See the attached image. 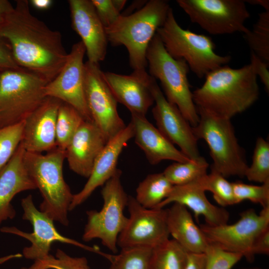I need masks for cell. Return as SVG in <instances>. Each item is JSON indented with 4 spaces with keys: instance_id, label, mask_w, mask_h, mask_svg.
<instances>
[{
    "instance_id": "cell-1",
    "label": "cell",
    "mask_w": 269,
    "mask_h": 269,
    "mask_svg": "<svg viewBox=\"0 0 269 269\" xmlns=\"http://www.w3.org/2000/svg\"><path fill=\"white\" fill-rule=\"evenodd\" d=\"M27 0H18L0 26L17 64L48 83L63 67L68 56L61 33L32 14Z\"/></svg>"
},
{
    "instance_id": "cell-2",
    "label": "cell",
    "mask_w": 269,
    "mask_h": 269,
    "mask_svg": "<svg viewBox=\"0 0 269 269\" xmlns=\"http://www.w3.org/2000/svg\"><path fill=\"white\" fill-rule=\"evenodd\" d=\"M201 87L192 92L199 107L218 117L231 119L259 99L257 76L251 64L235 69L227 65L209 72Z\"/></svg>"
},
{
    "instance_id": "cell-3",
    "label": "cell",
    "mask_w": 269,
    "mask_h": 269,
    "mask_svg": "<svg viewBox=\"0 0 269 269\" xmlns=\"http://www.w3.org/2000/svg\"><path fill=\"white\" fill-rule=\"evenodd\" d=\"M168 1L150 0L140 9L122 15L105 28L108 40L113 46H125L134 70L145 69L148 46L157 30L165 22L170 9Z\"/></svg>"
},
{
    "instance_id": "cell-4",
    "label": "cell",
    "mask_w": 269,
    "mask_h": 269,
    "mask_svg": "<svg viewBox=\"0 0 269 269\" xmlns=\"http://www.w3.org/2000/svg\"><path fill=\"white\" fill-rule=\"evenodd\" d=\"M65 159L66 151L57 147L46 154L25 151L24 156L27 170L43 198L40 210L53 221L67 226L74 194L64 179Z\"/></svg>"
},
{
    "instance_id": "cell-5",
    "label": "cell",
    "mask_w": 269,
    "mask_h": 269,
    "mask_svg": "<svg viewBox=\"0 0 269 269\" xmlns=\"http://www.w3.org/2000/svg\"><path fill=\"white\" fill-rule=\"evenodd\" d=\"M156 33L168 54L174 59L184 60L199 78L205 77L231 60L230 56L220 55L214 51L215 45L210 37L182 28L171 8Z\"/></svg>"
},
{
    "instance_id": "cell-6",
    "label": "cell",
    "mask_w": 269,
    "mask_h": 269,
    "mask_svg": "<svg viewBox=\"0 0 269 269\" xmlns=\"http://www.w3.org/2000/svg\"><path fill=\"white\" fill-rule=\"evenodd\" d=\"M146 59L149 74L159 80L167 100L177 106L192 127H195L199 118L190 89L186 62L171 57L157 33L148 46Z\"/></svg>"
},
{
    "instance_id": "cell-7",
    "label": "cell",
    "mask_w": 269,
    "mask_h": 269,
    "mask_svg": "<svg viewBox=\"0 0 269 269\" xmlns=\"http://www.w3.org/2000/svg\"><path fill=\"white\" fill-rule=\"evenodd\" d=\"M197 125L192 127L195 137L204 140L210 149L213 163L211 168L224 177H245L248 167L243 150L236 136L231 119L214 115L196 107Z\"/></svg>"
},
{
    "instance_id": "cell-8",
    "label": "cell",
    "mask_w": 269,
    "mask_h": 269,
    "mask_svg": "<svg viewBox=\"0 0 269 269\" xmlns=\"http://www.w3.org/2000/svg\"><path fill=\"white\" fill-rule=\"evenodd\" d=\"M48 83L25 70L0 71V129L24 121L46 98Z\"/></svg>"
},
{
    "instance_id": "cell-9",
    "label": "cell",
    "mask_w": 269,
    "mask_h": 269,
    "mask_svg": "<svg viewBox=\"0 0 269 269\" xmlns=\"http://www.w3.org/2000/svg\"><path fill=\"white\" fill-rule=\"evenodd\" d=\"M122 173L118 168L104 184L101 190L104 201L102 208L99 211L86 212L87 222L82 236L85 242L100 239L105 247L115 254L118 252L119 235L128 220L124 210L127 207L129 196L121 183Z\"/></svg>"
},
{
    "instance_id": "cell-10",
    "label": "cell",
    "mask_w": 269,
    "mask_h": 269,
    "mask_svg": "<svg viewBox=\"0 0 269 269\" xmlns=\"http://www.w3.org/2000/svg\"><path fill=\"white\" fill-rule=\"evenodd\" d=\"M191 22L212 35L246 33L250 13L245 0H177Z\"/></svg>"
},
{
    "instance_id": "cell-11",
    "label": "cell",
    "mask_w": 269,
    "mask_h": 269,
    "mask_svg": "<svg viewBox=\"0 0 269 269\" xmlns=\"http://www.w3.org/2000/svg\"><path fill=\"white\" fill-rule=\"evenodd\" d=\"M21 205L23 210L22 218L31 223L33 232H24L15 227H4L0 231L16 235L30 242V246L23 249L22 256L26 259L37 261L46 258L50 255L52 244L56 242L74 245L106 257L107 254L101 252L98 246H87L60 234L54 225V221L36 208L31 195L22 198Z\"/></svg>"
},
{
    "instance_id": "cell-12",
    "label": "cell",
    "mask_w": 269,
    "mask_h": 269,
    "mask_svg": "<svg viewBox=\"0 0 269 269\" xmlns=\"http://www.w3.org/2000/svg\"><path fill=\"white\" fill-rule=\"evenodd\" d=\"M200 228L209 244L240 254L252 262L255 259L252 248L255 239L269 228V207L263 208L259 214L253 209L244 211L240 219L232 225L211 226L206 224Z\"/></svg>"
},
{
    "instance_id": "cell-13",
    "label": "cell",
    "mask_w": 269,
    "mask_h": 269,
    "mask_svg": "<svg viewBox=\"0 0 269 269\" xmlns=\"http://www.w3.org/2000/svg\"><path fill=\"white\" fill-rule=\"evenodd\" d=\"M85 93L94 123L107 141L126 127L117 110V101L106 83L99 64L85 63Z\"/></svg>"
},
{
    "instance_id": "cell-14",
    "label": "cell",
    "mask_w": 269,
    "mask_h": 269,
    "mask_svg": "<svg viewBox=\"0 0 269 269\" xmlns=\"http://www.w3.org/2000/svg\"><path fill=\"white\" fill-rule=\"evenodd\" d=\"M127 207L129 217L117 241L121 249H152L169 239L167 209L144 208L131 196H129Z\"/></svg>"
},
{
    "instance_id": "cell-15",
    "label": "cell",
    "mask_w": 269,
    "mask_h": 269,
    "mask_svg": "<svg viewBox=\"0 0 269 269\" xmlns=\"http://www.w3.org/2000/svg\"><path fill=\"white\" fill-rule=\"evenodd\" d=\"M85 47L81 41L75 43L57 76L43 89L45 97H52L76 110L86 121H92L85 93Z\"/></svg>"
},
{
    "instance_id": "cell-16",
    "label": "cell",
    "mask_w": 269,
    "mask_h": 269,
    "mask_svg": "<svg viewBox=\"0 0 269 269\" xmlns=\"http://www.w3.org/2000/svg\"><path fill=\"white\" fill-rule=\"evenodd\" d=\"M151 92L155 102L152 112L158 130L172 144L177 145L180 150L190 159L199 158L201 156L198 140L192 127L177 106L167 100L156 79L151 86Z\"/></svg>"
},
{
    "instance_id": "cell-17",
    "label": "cell",
    "mask_w": 269,
    "mask_h": 269,
    "mask_svg": "<svg viewBox=\"0 0 269 269\" xmlns=\"http://www.w3.org/2000/svg\"><path fill=\"white\" fill-rule=\"evenodd\" d=\"M73 29L80 36L88 61L99 64L105 58L108 40L91 0H69Z\"/></svg>"
},
{
    "instance_id": "cell-18",
    "label": "cell",
    "mask_w": 269,
    "mask_h": 269,
    "mask_svg": "<svg viewBox=\"0 0 269 269\" xmlns=\"http://www.w3.org/2000/svg\"><path fill=\"white\" fill-rule=\"evenodd\" d=\"M104 77L118 102L131 114L145 116L154 102L151 86L155 80L145 69L134 70L129 75L104 72Z\"/></svg>"
},
{
    "instance_id": "cell-19",
    "label": "cell",
    "mask_w": 269,
    "mask_h": 269,
    "mask_svg": "<svg viewBox=\"0 0 269 269\" xmlns=\"http://www.w3.org/2000/svg\"><path fill=\"white\" fill-rule=\"evenodd\" d=\"M61 103L57 99L46 97L24 120L21 143L26 151L48 152L57 147L56 120Z\"/></svg>"
},
{
    "instance_id": "cell-20",
    "label": "cell",
    "mask_w": 269,
    "mask_h": 269,
    "mask_svg": "<svg viewBox=\"0 0 269 269\" xmlns=\"http://www.w3.org/2000/svg\"><path fill=\"white\" fill-rule=\"evenodd\" d=\"M133 124L130 122L115 136L110 139L97 157L92 172L83 189L74 194L69 211L85 202L99 187L115 174L119 157L128 141L134 137Z\"/></svg>"
},
{
    "instance_id": "cell-21",
    "label": "cell",
    "mask_w": 269,
    "mask_h": 269,
    "mask_svg": "<svg viewBox=\"0 0 269 269\" xmlns=\"http://www.w3.org/2000/svg\"><path fill=\"white\" fill-rule=\"evenodd\" d=\"M107 142L93 122L84 121L65 150L70 169L88 178L97 157Z\"/></svg>"
},
{
    "instance_id": "cell-22",
    "label": "cell",
    "mask_w": 269,
    "mask_h": 269,
    "mask_svg": "<svg viewBox=\"0 0 269 269\" xmlns=\"http://www.w3.org/2000/svg\"><path fill=\"white\" fill-rule=\"evenodd\" d=\"M20 142L14 154L0 170V225L15 216L11 204L13 198L19 192L36 189L24 161L25 152Z\"/></svg>"
},
{
    "instance_id": "cell-23",
    "label": "cell",
    "mask_w": 269,
    "mask_h": 269,
    "mask_svg": "<svg viewBox=\"0 0 269 269\" xmlns=\"http://www.w3.org/2000/svg\"><path fill=\"white\" fill-rule=\"evenodd\" d=\"M131 122L134 128L135 142L151 164H157L164 160L178 162L191 160L177 149L145 116L131 114Z\"/></svg>"
},
{
    "instance_id": "cell-24",
    "label": "cell",
    "mask_w": 269,
    "mask_h": 269,
    "mask_svg": "<svg viewBox=\"0 0 269 269\" xmlns=\"http://www.w3.org/2000/svg\"><path fill=\"white\" fill-rule=\"evenodd\" d=\"M205 191L195 182L183 185H173L168 195L155 208H163L171 203H177L190 209L197 220L203 216L206 224L218 226L227 224L229 213L227 210L212 204L206 197Z\"/></svg>"
},
{
    "instance_id": "cell-25",
    "label": "cell",
    "mask_w": 269,
    "mask_h": 269,
    "mask_svg": "<svg viewBox=\"0 0 269 269\" xmlns=\"http://www.w3.org/2000/svg\"><path fill=\"white\" fill-rule=\"evenodd\" d=\"M167 224L169 235L187 252L205 253L209 243L187 208L174 203L167 209Z\"/></svg>"
},
{
    "instance_id": "cell-26",
    "label": "cell",
    "mask_w": 269,
    "mask_h": 269,
    "mask_svg": "<svg viewBox=\"0 0 269 269\" xmlns=\"http://www.w3.org/2000/svg\"><path fill=\"white\" fill-rule=\"evenodd\" d=\"M173 186L163 173L148 174L136 188L135 199L143 207L154 209L168 196Z\"/></svg>"
},
{
    "instance_id": "cell-27",
    "label": "cell",
    "mask_w": 269,
    "mask_h": 269,
    "mask_svg": "<svg viewBox=\"0 0 269 269\" xmlns=\"http://www.w3.org/2000/svg\"><path fill=\"white\" fill-rule=\"evenodd\" d=\"M188 252L174 239L153 248L149 269H184Z\"/></svg>"
},
{
    "instance_id": "cell-28",
    "label": "cell",
    "mask_w": 269,
    "mask_h": 269,
    "mask_svg": "<svg viewBox=\"0 0 269 269\" xmlns=\"http://www.w3.org/2000/svg\"><path fill=\"white\" fill-rule=\"evenodd\" d=\"M84 121L86 120L73 107L62 102L58 110L56 120L57 147L65 150L75 134Z\"/></svg>"
},
{
    "instance_id": "cell-29",
    "label": "cell",
    "mask_w": 269,
    "mask_h": 269,
    "mask_svg": "<svg viewBox=\"0 0 269 269\" xmlns=\"http://www.w3.org/2000/svg\"><path fill=\"white\" fill-rule=\"evenodd\" d=\"M209 164L201 156L196 160L185 162H175L162 172L173 185H183L192 183L207 174Z\"/></svg>"
},
{
    "instance_id": "cell-30",
    "label": "cell",
    "mask_w": 269,
    "mask_h": 269,
    "mask_svg": "<svg viewBox=\"0 0 269 269\" xmlns=\"http://www.w3.org/2000/svg\"><path fill=\"white\" fill-rule=\"evenodd\" d=\"M251 52L269 64V10L259 14L252 30L244 34Z\"/></svg>"
},
{
    "instance_id": "cell-31",
    "label": "cell",
    "mask_w": 269,
    "mask_h": 269,
    "mask_svg": "<svg viewBox=\"0 0 269 269\" xmlns=\"http://www.w3.org/2000/svg\"><path fill=\"white\" fill-rule=\"evenodd\" d=\"M195 182L204 191L212 192L214 199L221 206L236 204L232 182L215 170L211 168L209 174L207 173Z\"/></svg>"
},
{
    "instance_id": "cell-32",
    "label": "cell",
    "mask_w": 269,
    "mask_h": 269,
    "mask_svg": "<svg viewBox=\"0 0 269 269\" xmlns=\"http://www.w3.org/2000/svg\"><path fill=\"white\" fill-rule=\"evenodd\" d=\"M152 248H122L119 254L111 255L109 269H149Z\"/></svg>"
},
{
    "instance_id": "cell-33",
    "label": "cell",
    "mask_w": 269,
    "mask_h": 269,
    "mask_svg": "<svg viewBox=\"0 0 269 269\" xmlns=\"http://www.w3.org/2000/svg\"><path fill=\"white\" fill-rule=\"evenodd\" d=\"M245 176L251 181L264 183L269 181V143L260 137L257 139L252 164Z\"/></svg>"
},
{
    "instance_id": "cell-34",
    "label": "cell",
    "mask_w": 269,
    "mask_h": 269,
    "mask_svg": "<svg viewBox=\"0 0 269 269\" xmlns=\"http://www.w3.org/2000/svg\"><path fill=\"white\" fill-rule=\"evenodd\" d=\"M24 121L0 129V170L12 157L20 143Z\"/></svg>"
},
{
    "instance_id": "cell-35",
    "label": "cell",
    "mask_w": 269,
    "mask_h": 269,
    "mask_svg": "<svg viewBox=\"0 0 269 269\" xmlns=\"http://www.w3.org/2000/svg\"><path fill=\"white\" fill-rule=\"evenodd\" d=\"M236 203L249 200L260 204L263 208L269 207V181L258 186L240 181L232 182Z\"/></svg>"
},
{
    "instance_id": "cell-36",
    "label": "cell",
    "mask_w": 269,
    "mask_h": 269,
    "mask_svg": "<svg viewBox=\"0 0 269 269\" xmlns=\"http://www.w3.org/2000/svg\"><path fill=\"white\" fill-rule=\"evenodd\" d=\"M33 264L40 269H90L86 258L72 257L59 249L55 257L50 254Z\"/></svg>"
},
{
    "instance_id": "cell-37",
    "label": "cell",
    "mask_w": 269,
    "mask_h": 269,
    "mask_svg": "<svg viewBox=\"0 0 269 269\" xmlns=\"http://www.w3.org/2000/svg\"><path fill=\"white\" fill-rule=\"evenodd\" d=\"M206 269H231L243 258L242 255L228 252L211 244L205 252Z\"/></svg>"
},
{
    "instance_id": "cell-38",
    "label": "cell",
    "mask_w": 269,
    "mask_h": 269,
    "mask_svg": "<svg viewBox=\"0 0 269 269\" xmlns=\"http://www.w3.org/2000/svg\"><path fill=\"white\" fill-rule=\"evenodd\" d=\"M96 13L105 28L115 23L121 16L112 0H91Z\"/></svg>"
},
{
    "instance_id": "cell-39",
    "label": "cell",
    "mask_w": 269,
    "mask_h": 269,
    "mask_svg": "<svg viewBox=\"0 0 269 269\" xmlns=\"http://www.w3.org/2000/svg\"><path fill=\"white\" fill-rule=\"evenodd\" d=\"M24 70L16 63L8 42L0 37V70Z\"/></svg>"
},
{
    "instance_id": "cell-40",
    "label": "cell",
    "mask_w": 269,
    "mask_h": 269,
    "mask_svg": "<svg viewBox=\"0 0 269 269\" xmlns=\"http://www.w3.org/2000/svg\"><path fill=\"white\" fill-rule=\"evenodd\" d=\"M251 63L257 76H259L266 91H269V64L251 52Z\"/></svg>"
},
{
    "instance_id": "cell-41",
    "label": "cell",
    "mask_w": 269,
    "mask_h": 269,
    "mask_svg": "<svg viewBox=\"0 0 269 269\" xmlns=\"http://www.w3.org/2000/svg\"><path fill=\"white\" fill-rule=\"evenodd\" d=\"M252 255L269 254V228L263 231L255 239L252 248Z\"/></svg>"
},
{
    "instance_id": "cell-42",
    "label": "cell",
    "mask_w": 269,
    "mask_h": 269,
    "mask_svg": "<svg viewBox=\"0 0 269 269\" xmlns=\"http://www.w3.org/2000/svg\"><path fill=\"white\" fill-rule=\"evenodd\" d=\"M206 256L205 253H187V258L184 269H206Z\"/></svg>"
},
{
    "instance_id": "cell-43",
    "label": "cell",
    "mask_w": 269,
    "mask_h": 269,
    "mask_svg": "<svg viewBox=\"0 0 269 269\" xmlns=\"http://www.w3.org/2000/svg\"><path fill=\"white\" fill-rule=\"evenodd\" d=\"M14 6L7 0H0V26L4 22Z\"/></svg>"
},
{
    "instance_id": "cell-44",
    "label": "cell",
    "mask_w": 269,
    "mask_h": 269,
    "mask_svg": "<svg viewBox=\"0 0 269 269\" xmlns=\"http://www.w3.org/2000/svg\"><path fill=\"white\" fill-rule=\"evenodd\" d=\"M29 2L34 7L39 10L47 9L53 3L51 0H31Z\"/></svg>"
},
{
    "instance_id": "cell-45",
    "label": "cell",
    "mask_w": 269,
    "mask_h": 269,
    "mask_svg": "<svg viewBox=\"0 0 269 269\" xmlns=\"http://www.w3.org/2000/svg\"><path fill=\"white\" fill-rule=\"evenodd\" d=\"M147 1V0H135L133 1L125 14L121 15L125 16L131 14L134 9H137L138 10L141 8L146 3Z\"/></svg>"
},
{
    "instance_id": "cell-46",
    "label": "cell",
    "mask_w": 269,
    "mask_h": 269,
    "mask_svg": "<svg viewBox=\"0 0 269 269\" xmlns=\"http://www.w3.org/2000/svg\"><path fill=\"white\" fill-rule=\"evenodd\" d=\"M245 2L253 5H260L265 9V10H269V0H245Z\"/></svg>"
},
{
    "instance_id": "cell-47",
    "label": "cell",
    "mask_w": 269,
    "mask_h": 269,
    "mask_svg": "<svg viewBox=\"0 0 269 269\" xmlns=\"http://www.w3.org/2000/svg\"><path fill=\"white\" fill-rule=\"evenodd\" d=\"M22 254L20 253H17L15 254H12L10 255H8L6 256H4L1 258H0V265L4 263L5 262L13 259H17V258H20L22 257Z\"/></svg>"
},
{
    "instance_id": "cell-48",
    "label": "cell",
    "mask_w": 269,
    "mask_h": 269,
    "mask_svg": "<svg viewBox=\"0 0 269 269\" xmlns=\"http://www.w3.org/2000/svg\"><path fill=\"white\" fill-rule=\"evenodd\" d=\"M112 0L115 7L119 12H120L123 9V8L125 6L127 1L126 0Z\"/></svg>"
},
{
    "instance_id": "cell-49",
    "label": "cell",
    "mask_w": 269,
    "mask_h": 269,
    "mask_svg": "<svg viewBox=\"0 0 269 269\" xmlns=\"http://www.w3.org/2000/svg\"><path fill=\"white\" fill-rule=\"evenodd\" d=\"M20 269H40L38 268H37L34 264H33L30 267L26 268V267H22Z\"/></svg>"
},
{
    "instance_id": "cell-50",
    "label": "cell",
    "mask_w": 269,
    "mask_h": 269,
    "mask_svg": "<svg viewBox=\"0 0 269 269\" xmlns=\"http://www.w3.org/2000/svg\"><path fill=\"white\" fill-rule=\"evenodd\" d=\"M242 269H262V268H258V267H254V268H244Z\"/></svg>"
},
{
    "instance_id": "cell-51",
    "label": "cell",
    "mask_w": 269,
    "mask_h": 269,
    "mask_svg": "<svg viewBox=\"0 0 269 269\" xmlns=\"http://www.w3.org/2000/svg\"></svg>"
}]
</instances>
